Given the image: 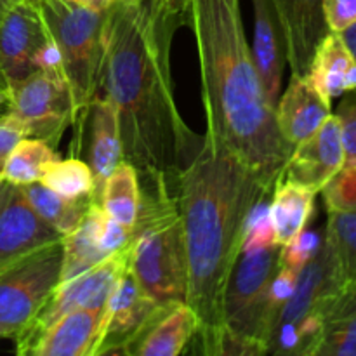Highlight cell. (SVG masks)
Returning a JSON list of instances; mask_svg holds the SVG:
<instances>
[{"instance_id":"cell-26","label":"cell","mask_w":356,"mask_h":356,"mask_svg":"<svg viewBox=\"0 0 356 356\" xmlns=\"http://www.w3.org/2000/svg\"><path fill=\"white\" fill-rule=\"evenodd\" d=\"M21 190L26 195L28 202L35 209V212L63 236L68 235L80 225L90 202H94L92 197L70 200V198H65L56 191L49 190L40 181L24 184V186H21Z\"/></svg>"},{"instance_id":"cell-9","label":"cell","mask_w":356,"mask_h":356,"mask_svg":"<svg viewBox=\"0 0 356 356\" xmlns=\"http://www.w3.org/2000/svg\"><path fill=\"white\" fill-rule=\"evenodd\" d=\"M7 108L21 117L31 138L44 139L56 148L63 132L75 124L72 97L65 86L35 70L31 75L3 89Z\"/></svg>"},{"instance_id":"cell-3","label":"cell","mask_w":356,"mask_h":356,"mask_svg":"<svg viewBox=\"0 0 356 356\" xmlns=\"http://www.w3.org/2000/svg\"><path fill=\"white\" fill-rule=\"evenodd\" d=\"M197 42L205 136L256 170L268 184L282 179L292 146L282 138L247 42L240 0H177Z\"/></svg>"},{"instance_id":"cell-39","label":"cell","mask_w":356,"mask_h":356,"mask_svg":"<svg viewBox=\"0 0 356 356\" xmlns=\"http://www.w3.org/2000/svg\"><path fill=\"white\" fill-rule=\"evenodd\" d=\"M339 35L341 38H343L344 45L348 47V51L351 52V56H353L356 61V21L355 23H351L350 26L344 28V30H341Z\"/></svg>"},{"instance_id":"cell-25","label":"cell","mask_w":356,"mask_h":356,"mask_svg":"<svg viewBox=\"0 0 356 356\" xmlns=\"http://www.w3.org/2000/svg\"><path fill=\"white\" fill-rule=\"evenodd\" d=\"M99 205L108 218L120 222L124 228L134 229L141 209L139 174L129 162L122 160L104 181Z\"/></svg>"},{"instance_id":"cell-28","label":"cell","mask_w":356,"mask_h":356,"mask_svg":"<svg viewBox=\"0 0 356 356\" xmlns=\"http://www.w3.org/2000/svg\"><path fill=\"white\" fill-rule=\"evenodd\" d=\"M40 183L70 200L94 195V176L89 163L73 156L66 160L58 159L49 163Z\"/></svg>"},{"instance_id":"cell-42","label":"cell","mask_w":356,"mask_h":356,"mask_svg":"<svg viewBox=\"0 0 356 356\" xmlns=\"http://www.w3.org/2000/svg\"><path fill=\"white\" fill-rule=\"evenodd\" d=\"M14 2H17V0H2V3H3V6H6V7L13 6V3H14Z\"/></svg>"},{"instance_id":"cell-29","label":"cell","mask_w":356,"mask_h":356,"mask_svg":"<svg viewBox=\"0 0 356 356\" xmlns=\"http://www.w3.org/2000/svg\"><path fill=\"white\" fill-rule=\"evenodd\" d=\"M325 240L344 282L356 284V212L329 211Z\"/></svg>"},{"instance_id":"cell-21","label":"cell","mask_w":356,"mask_h":356,"mask_svg":"<svg viewBox=\"0 0 356 356\" xmlns=\"http://www.w3.org/2000/svg\"><path fill=\"white\" fill-rule=\"evenodd\" d=\"M306 76L329 104L356 89V61L337 31H329L320 42Z\"/></svg>"},{"instance_id":"cell-7","label":"cell","mask_w":356,"mask_h":356,"mask_svg":"<svg viewBox=\"0 0 356 356\" xmlns=\"http://www.w3.org/2000/svg\"><path fill=\"white\" fill-rule=\"evenodd\" d=\"M61 240L0 271V337H14L28 325L59 285Z\"/></svg>"},{"instance_id":"cell-37","label":"cell","mask_w":356,"mask_h":356,"mask_svg":"<svg viewBox=\"0 0 356 356\" xmlns=\"http://www.w3.org/2000/svg\"><path fill=\"white\" fill-rule=\"evenodd\" d=\"M323 13L329 30L339 33L356 21V0H323Z\"/></svg>"},{"instance_id":"cell-1","label":"cell","mask_w":356,"mask_h":356,"mask_svg":"<svg viewBox=\"0 0 356 356\" xmlns=\"http://www.w3.org/2000/svg\"><path fill=\"white\" fill-rule=\"evenodd\" d=\"M181 23L177 0H115L104 16L101 87L117 110L124 160L139 177L177 181L204 143L174 97L170 49Z\"/></svg>"},{"instance_id":"cell-36","label":"cell","mask_w":356,"mask_h":356,"mask_svg":"<svg viewBox=\"0 0 356 356\" xmlns=\"http://www.w3.org/2000/svg\"><path fill=\"white\" fill-rule=\"evenodd\" d=\"M33 65L35 68L40 70L44 75L49 76V79L54 80V82L59 83V86H65L66 89H68L65 68H63L61 52H59L58 45H56L54 38L51 37L49 31H47V38H45V42L38 47V51L35 52Z\"/></svg>"},{"instance_id":"cell-13","label":"cell","mask_w":356,"mask_h":356,"mask_svg":"<svg viewBox=\"0 0 356 356\" xmlns=\"http://www.w3.org/2000/svg\"><path fill=\"white\" fill-rule=\"evenodd\" d=\"M61 238L35 212L21 186L0 181V271Z\"/></svg>"},{"instance_id":"cell-16","label":"cell","mask_w":356,"mask_h":356,"mask_svg":"<svg viewBox=\"0 0 356 356\" xmlns=\"http://www.w3.org/2000/svg\"><path fill=\"white\" fill-rule=\"evenodd\" d=\"M254 45L252 58L263 89L271 106H277L282 92L284 70L287 65L285 38L273 0H252Z\"/></svg>"},{"instance_id":"cell-23","label":"cell","mask_w":356,"mask_h":356,"mask_svg":"<svg viewBox=\"0 0 356 356\" xmlns=\"http://www.w3.org/2000/svg\"><path fill=\"white\" fill-rule=\"evenodd\" d=\"M106 214L97 202H90L86 216L80 225L73 232L63 236V264H61V282H68L76 275L90 270L97 263L108 256L101 249V229Z\"/></svg>"},{"instance_id":"cell-40","label":"cell","mask_w":356,"mask_h":356,"mask_svg":"<svg viewBox=\"0 0 356 356\" xmlns=\"http://www.w3.org/2000/svg\"><path fill=\"white\" fill-rule=\"evenodd\" d=\"M76 2L83 3V6L90 7V9H96V10H106L115 0H76Z\"/></svg>"},{"instance_id":"cell-30","label":"cell","mask_w":356,"mask_h":356,"mask_svg":"<svg viewBox=\"0 0 356 356\" xmlns=\"http://www.w3.org/2000/svg\"><path fill=\"white\" fill-rule=\"evenodd\" d=\"M270 197H264L254 205L250 211L249 218L245 221L242 236V250H256V249H268V247L278 245L275 240L273 225L270 218Z\"/></svg>"},{"instance_id":"cell-35","label":"cell","mask_w":356,"mask_h":356,"mask_svg":"<svg viewBox=\"0 0 356 356\" xmlns=\"http://www.w3.org/2000/svg\"><path fill=\"white\" fill-rule=\"evenodd\" d=\"M23 138H30L26 124L14 111L7 110V113L0 117V181H2V170L7 156Z\"/></svg>"},{"instance_id":"cell-12","label":"cell","mask_w":356,"mask_h":356,"mask_svg":"<svg viewBox=\"0 0 356 356\" xmlns=\"http://www.w3.org/2000/svg\"><path fill=\"white\" fill-rule=\"evenodd\" d=\"M160 308L162 306L143 291L127 268L104 305L103 325L94 355H125L129 344L148 325Z\"/></svg>"},{"instance_id":"cell-44","label":"cell","mask_w":356,"mask_h":356,"mask_svg":"<svg viewBox=\"0 0 356 356\" xmlns=\"http://www.w3.org/2000/svg\"><path fill=\"white\" fill-rule=\"evenodd\" d=\"M3 9H7V7L6 6H3V3H2V0H0V13H2V10Z\"/></svg>"},{"instance_id":"cell-38","label":"cell","mask_w":356,"mask_h":356,"mask_svg":"<svg viewBox=\"0 0 356 356\" xmlns=\"http://www.w3.org/2000/svg\"><path fill=\"white\" fill-rule=\"evenodd\" d=\"M131 236H132L131 229L124 228L120 222H117L115 219L108 218V216L104 218L103 229H101V238H99L101 249H103L104 252L111 254V252H115V250L122 249V247L129 245V242H131Z\"/></svg>"},{"instance_id":"cell-34","label":"cell","mask_w":356,"mask_h":356,"mask_svg":"<svg viewBox=\"0 0 356 356\" xmlns=\"http://www.w3.org/2000/svg\"><path fill=\"white\" fill-rule=\"evenodd\" d=\"M339 104L336 117L341 127V141L344 148V163L356 162V89Z\"/></svg>"},{"instance_id":"cell-27","label":"cell","mask_w":356,"mask_h":356,"mask_svg":"<svg viewBox=\"0 0 356 356\" xmlns=\"http://www.w3.org/2000/svg\"><path fill=\"white\" fill-rule=\"evenodd\" d=\"M54 160H58V155L44 139L23 138L7 156L2 179L16 186L37 183L42 179L49 163Z\"/></svg>"},{"instance_id":"cell-17","label":"cell","mask_w":356,"mask_h":356,"mask_svg":"<svg viewBox=\"0 0 356 356\" xmlns=\"http://www.w3.org/2000/svg\"><path fill=\"white\" fill-rule=\"evenodd\" d=\"M197 315L188 302H174L160 308L148 325L127 346L125 355L177 356L198 332Z\"/></svg>"},{"instance_id":"cell-10","label":"cell","mask_w":356,"mask_h":356,"mask_svg":"<svg viewBox=\"0 0 356 356\" xmlns=\"http://www.w3.org/2000/svg\"><path fill=\"white\" fill-rule=\"evenodd\" d=\"M346 284L337 266L336 256L323 236L320 249L299 271L294 294L285 305L277 329L270 343L268 353L294 355V337L292 330L302 318L312 313H318L320 306L332 294H336Z\"/></svg>"},{"instance_id":"cell-33","label":"cell","mask_w":356,"mask_h":356,"mask_svg":"<svg viewBox=\"0 0 356 356\" xmlns=\"http://www.w3.org/2000/svg\"><path fill=\"white\" fill-rule=\"evenodd\" d=\"M322 240L323 238H320L318 233L302 229L292 242L280 247L278 263H280V266L291 268V270L299 273L308 264V261L315 256L316 250L320 249Z\"/></svg>"},{"instance_id":"cell-15","label":"cell","mask_w":356,"mask_h":356,"mask_svg":"<svg viewBox=\"0 0 356 356\" xmlns=\"http://www.w3.org/2000/svg\"><path fill=\"white\" fill-rule=\"evenodd\" d=\"M285 38V56L292 75L306 76L313 54L329 33L323 0H273Z\"/></svg>"},{"instance_id":"cell-14","label":"cell","mask_w":356,"mask_h":356,"mask_svg":"<svg viewBox=\"0 0 356 356\" xmlns=\"http://www.w3.org/2000/svg\"><path fill=\"white\" fill-rule=\"evenodd\" d=\"M344 165V148L336 115H330L316 132L292 148L282 179L320 193Z\"/></svg>"},{"instance_id":"cell-31","label":"cell","mask_w":356,"mask_h":356,"mask_svg":"<svg viewBox=\"0 0 356 356\" xmlns=\"http://www.w3.org/2000/svg\"><path fill=\"white\" fill-rule=\"evenodd\" d=\"M322 193L327 211L356 212V162L344 163Z\"/></svg>"},{"instance_id":"cell-6","label":"cell","mask_w":356,"mask_h":356,"mask_svg":"<svg viewBox=\"0 0 356 356\" xmlns=\"http://www.w3.org/2000/svg\"><path fill=\"white\" fill-rule=\"evenodd\" d=\"M280 245L240 252L222 299V322L236 336L268 353L266 306L277 275Z\"/></svg>"},{"instance_id":"cell-20","label":"cell","mask_w":356,"mask_h":356,"mask_svg":"<svg viewBox=\"0 0 356 356\" xmlns=\"http://www.w3.org/2000/svg\"><path fill=\"white\" fill-rule=\"evenodd\" d=\"M104 308L72 309L56 320L35 343L33 356H94Z\"/></svg>"},{"instance_id":"cell-22","label":"cell","mask_w":356,"mask_h":356,"mask_svg":"<svg viewBox=\"0 0 356 356\" xmlns=\"http://www.w3.org/2000/svg\"><path fill=\"white\" fill-rule=\"evenodd\" d=\"M322 339L315 356H356V284H346L318 309Z\"/></svg>"},{"instance_id":"cell-24","label":"cell","mask_w":356,"mask_h":356,"mask_svg":"<svg viewBox=\"0 0 356 356\" xmlns=\"http://www.w3.org/2000/svg\"><path fill=\"white\" fill-rule=\"evenodd\" d=\"M315 191L280 179L270 198V218L278 245H287L309 222L315 209Z\"/></svg>"},{"instance_id":"cell-18","label":"cell","mask_w":356,"mask_h":356,"mask_svg":"<svg viewBox=\"0 0 356 356\" xmlns=\"http://www.w3.org/2000/svg\"><path fill=\"white\" fill-rule=\"evenodd\" d=\"M330 115V104L316 92L308 76L292 75L275 106L278 131L292 148L318 131Z\"/></svg>"},{"instance_id":"cell-43","label":"cell","mask_w":356,"mask_h":356,"mask_svg":"<svg viewBox=\"0 0 356 356\" xmlns=\"http://www.w3.org/2000/svg\"><path fill=\"white\" fill-rule=\"evenodd\" d=\"M120 2H125V3H136V2H139V0H120Z\"/></svg>"},{"instance_id":"cell-32","label":"cell","mask_w":356,"mask_h":356,"mask_svg":"<svg viewBox=\"0 0 356 356\" xmlns=\"http://www.w3.org/2000/svg\"><path fill=\"white\" fill-rule=\"evenodd\" d=\"M298 271L291 268L278 266L277 275L270 285V294H268L266 306V323H268V351H270L271 337H273L275 329H277L278 318L284 312L285 305L294 294L296 284H298Z\"/></svg>"},{"instance_id":"cell-41","label":"cell","mask_w":356,"mask_h":356,"mask_svg":"<svg viewBox=\"0 0 356 356\" xmlns=\"http://www.w3.org/2000/svg\"><path fill=\"white\" fill-rule=\"evenodd\" d=\"M3 104H7V99H6V94H3V90L0 89V108H2Z\"/></svg>"},{"instance_id":"cell-5","label":"cell","mask_w":356,"mask_h":356,"mask_svg":"<svg viewBox=\"0 0 356 356\" xmlns=\"http://www.w3.org/2000/svg\"><path fill=\"white\" fill-rule=\"evenodd\" d=\"M35 3L61 52L76 122L101 89L106 10L90 9L76 0H35Z\"/></svg>"},{"instance_id":"cell-11","label":"cell","mask_w":356,"mask_h":356,"mask_svg":"<svg viewBox=\"0 0 356 356\" xmlns=\"http://www.w3.org/2000/svg\"><path fill=\"white\" fill-rule=\"evenodd\" d=\"M47 38L35 0H17L0 13V89L35 72L33 58Z\"/></svg>"},{"instance_id":"cell-2","label":"cell","mask_w":356,"mask_h":356,"mask_svg":"<svg viewBox=\"0 0 356 356\" xmlns=\"http://www.w3.org/2000/svg\"><path fill=\"white\" fill-rule=\"evenodd\" d=\"M273 188L209 136L177 176L188 264L186 302L200 323L197 336L204 355L225 329L222 299L242 250L247 218Z\"/></svg>"},{"instance_id":"cell-4","label":"cell","mask_w":356,"mask_h":356,"mask_svg":"<svg viewBox=\"0 0 356 356\" xmlns=\"http://www.w3.org/2000/svg\"><path fill=\"white\" fill-rule=\"evenodd\" d=\"M141 209L129 242V270L160 306L186 302L188 264L177 181L139 177Z\"/></svg>"},{"instance_id":"cell-8","label":"cell","mask_w":356,"mask_h":356,"mask_svg":"<svg viewBox=\"0 0 356 356\" xmlns=\"http://www.w3.org/2000/svg\"><path fill=\"white\" fill-rule=\"evenodd\" d=\"M129 268V245L108 254L101 263L90 270L76 275L68 282H61L51 298L47 299L40 312L35 315L28 325H24L14 336L16 339V353L30 355L31 348L38 341V337L52 325L58 318L66 315L72 309L80 308H104L111 291L118 278Z\"/></svg>"},{"instance_id":"cell-19","label":"cell","mask_w":356,"mask_h":356,"mask_svg":"<svg viewBox=\"0 0 356 356\" xmlns=\"http://www.w3.org/2000/svg\"><path fill=\"white\" fill-rule=\"evenodd\" d=\"M80 117L89 118V145L87 163L94 176V202L99 204V195L115 167L124 160L120 127L117 110L106 96L97 94Z\"/></svg>"}]
</instances>
